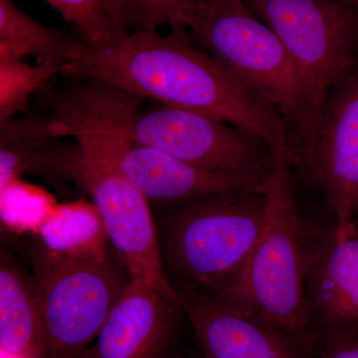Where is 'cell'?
<instances>
[{"instance_id":"obj_1","label":"cell","mask_w":358,"mask_h":358,"mask_svg":"<svg viewBox=\"0 0 358 358\" xmlns=\"http://www.w3.org/2000/svg\"><path fill=\"white\" fill-rule=\"evenodd\" d=\"M60 75L98 80L169 107L209 115L261 138L270 148L289 147L281 113L245 88L182 26L164 36L131 32L103 47L83 41Z\"/></svg>"},{"instance_id":"obj_2","label":"cell","mask_w":358,"mask_h":358,"mask_svg":"<svg viewBox=\"0 0 358 358\" xmlns=\"http://www.w3.org/2000/svg\"><path fill=\"white\" fill-rule=\"evenodd\" d=\"M265 190L152 206L162 272L176 296L217 298L238 281L265 231Z\"/></svg>"},{"instance_id":"obj_3","label":"cell","mask_w":358,"mask_h":358,"mask_svg":"<svg viewBox=\"0 0 358 358\" xmlns=\"http://www.w3.org/2000/svg\"><path fill=\"white\" fill-rule=\"evenodd\" d=\"M145 100L88 80L75 92L66 117L105 127L209 173L268 178L272 150L261 138L192 110L160 103L145 109Z\"/></svg>"},{"instance_id":"obj_4","label":"cell","mask_w":358,"mask_h":358,"mask_svg":"<svg viewBox=\"0 0 358 358\" xmlns=\"http://www.w3.org/2000/svg\"><path fill=\"white\" fill-rule=\"evenodd\" d=\"M271 150L265 231L241 277L216 299L254 313L310 350L303 294L306 221L294 200L289 148Z\"/></svg>"},{"instance_id":"obj_5","label":"cell","mask_w":358,"mask_h":358,"mask_svg":"<svg viewBox=\"0 0 358 358\" xmlns=\"http://www.w3.org/2000/svg\"><path fill=\"white\" fill-rule=\"evenodd\" d=\"M281 40L300 76L305 110L296 128L292 162L312 150L331 90L358 64V8L343 0H243Z\"/></svg>"},{"instance_id":"obj_6","label":"cell","mask_w":358,"mask_h":358,"mask_svg":"<svg viewBox=\"0 0 358 358\" xmlns=\"http://www.w3.org/2000/svg\"><path fill=\"white\" fill-rule=\"evenodd\" d=\"M50 358H81L133 279L110 242L61 252L36 234L24 242Z\"/></svg>"},{"instance_id":"obj_7","label":"cell","mask_w":358,"mask_h":358,"mask_svg":"<svg viewBox=\"0 0 358 358\" xmlns=\"http://www.w3.org/2000/svg\"><path fill=\"white\" fill-rule=\"evenodd\" d=\"M186 28L245 88L298 127L305 110L300 76L281 40L243 0H200Z\"/></svg>"},{"instance_id":"obj_8","label":"cell","mask_w":358,"mask_h":358,"mask_svg":"<svg viewBox=\"0 0 358 358\" xmlns=\"http://www.w3.org/2000/svg\"><path fill=\"white\" fill-rule=\"evenodd\" d=\"M62 133L64 138L77 141L87 155L119 171L150 206L178 203L231 190L264 192L267 183L268 178L209 173L98 124H65Z\"/></svg>"},{"instance_id":"obj_9","label":"cell","mask_w":358,"mask_h":358,"mask_svg":"<svg viewBox=\"0 0 358 358\" xmlns=\"http://www.w3.org/2000/svg\"><path fill=\"white\" fill-rule=\"evenodd\" d=\"M305 294L313 352L326 343L358 341V219L338 235L334 224L306 222Z\"/></svg>"},{"instance_id":"obj_10","label":"cell","mask_w":358,"mask_h":358,"mask_svg":"<svg viewBox=\"0 0 358 358\" xmlns=\"http://www.w3.org/2000/svg\"><path fill=\"white\" fill-rule=\"evenodd\" d=\"M78 187L91 197L110 244L133 278L176 296L162 272L148 200L119 171L85 152Z\"/></svg>"},{"instance_id":"obj_11","label":"cell","mask_w":358,"mask_h":358,"mask_svg":"<svg viewBox=\"0 0 358 358\" xmlns=\"http://www.w3.org/2000/svg\"><path fill=\"white\" fill-rule=\"evenodd\" d=\"M301 169L324 194L336 234L358 219V64L329 94Z\"/></svg>"},{"instance_id":"obj_12","label":"cell","mask_w":358,"mask_h":358,"mask_svg":"<svg viewBox=\"0 0 358 358\" xmlns=\"http://www.w3.org/2000/svg\"><path fill=\"white\" fill-rule=\"evenodd\" d=\"M185 320L176 296L133 278L81 358H173Z\"/></svg>"},{"instance_id":"obj_13","label":"cell","mask_w":358,"mask_h":358,"mask_svg":"<svg viewBox=\"0 0 358 358\" xmlns=\"http://www.w3.org/2000/svg\"><path fill=\"white\" fill-rule=\"evenodd\" d=\"M176 298L204 358H306L296 341L254 313L204 294Z\"/></svg>"},{"instance_id":"obj_14","label":"cell","mask_w":358,"mask_h":358,"mask_svg":"<svg viewBox=\"0 0 358 358\" xmlns=\"http://www.w3.org/2000/svg\"><path fill=\"white\" fill-rule=\"evenodd\" d=\"M1 358H50L31 271L10 250L0 251Z\"/></svg>"},{"instance_id":"obj_15","label":"cell","mask_w":358,"mask_h":358,"mask_svg":"<svg viewBox=\"0 0 358 358\" xmlns=\"http://www.w3.org/2000/svg\"><path fill=\"white\" fill-rule=\"evenodd\" d=\"M40 138L16 141L0 148V189L25 176L78 186L83 150L77 141Z\"/></svg>"},{"instance_id":"obj_16","label":"cell","mask_w":358,"mask_h":358,"mask_svg":"<svg viewBox=\"0 0 358 358\" xmlns=\"http://www.w3.org/2000/svg\"><path fill=\"white\" fill-rule=\"evenodd\" d=\"M0 40L24 49L36 62L52 61L63 66L83 42L32 20L13 0H0Z\"/></svg>"},{"instance_id":"obj_17","label":"cell","mask_w":358,"mask_h":358,"mask_svg":"<svg viewBox=\"0 0 358 358\" xmlns=\"http://www.w3.org/2000/svg\"><path fill=\"white\" fill-rule=\"evenodd\" d=\"M36 235L45 246L61 252L98 248L109 242L95 205L82 201L54 207Z\"/></svg>"},{"instance_id":"obj_18","label":"cell","mask_w":358,"mask_h":358,"mask_svg":"<svg viewBox=\"0 0 358 358\" xmlns=\"http://www.w3.org/2000/svg\"><path fill=\"white\" fill-rule=\"evenodd\" d=\"M76 28L92 47L108 46L129 34L121 0H44Z\"/></svg>"},{"instance_id":"obj_19","label":"cell","mask_w":358,"mask_h":358,"mask_svg":"<svg viewBox=\"0 0 358 358\" xmlns=\"http://www.w3.org/2000/svg\"><path fill=\"white\" fill-rule=\"evenodd\" d=\"M63 65L46 61L27 64L24 61L0 63V122L28 113V100L46 88Z\"/></svg>"},{"instance_id":"obj_20","label":"cell","mask_w":358,"mask_h":358,"mask_svg":"<svg viewBox=\"0 0 358 358\" xmlns=\"http://www.w3.org/2000/svg\"><path fill=\"white\" fill-rule=\"evenodd\" d=\"M0 197L2 222L11 229L38 231L55 207L46 193L21 179L0 189Z\"/></svg>"},{"instance_id":"obj_21","label":"cell","mask_w":358,"mask_h":358,"mask_svg":"<svg viewBox=\"0 0 358 358\" xmlns=\"http://www.w3.org/2000/svg\"><path fill=\"white\" fill-rule=\"evenodd\" d=\"M200 0H121L129 32L157 31L162 25L186 27Z\"/></svg>"},{"instance_id":"obj_22","label":"cell","mask_w":358,"mask_h":358,"mask_svg":"<svg viewBox=\"0 0 358 358\" xmlns=\"http://www.w3.org/2000/svg\"><path fill=\"white\" fill-rule=\"evenodd\" d=\"M306 358H358V341L326 343Z\"/></svg>"},{"instance_id":"obj_23","label":"cell","mask_w":358,"mask_h":358,"mask_svg":"<svg viewBox=\"0 0 358 358\" xmlns=\"http://www.w3.org/2000/svg\"><path fill=\"white\" fill-rule=\"evenodd\" d=\"M343 1L348 2V3L355 4V6H358V0H343Z\"/></svg>"}]
</instances>
